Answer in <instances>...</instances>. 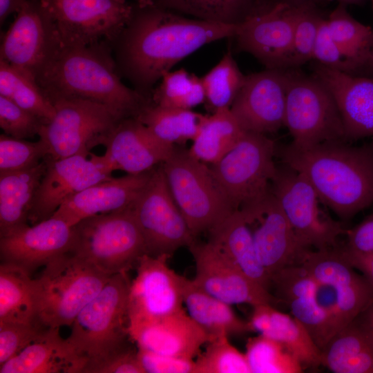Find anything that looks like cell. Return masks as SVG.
<instances>
[{
	"label": "cell",
	"mask_w": 373,
	"mask_h": 373,
	"mask_svg": "<svg viewBox=\"0 0 373 373\" xmlns=\"http://www.w3.org/2000/svg\"><path fill=\"white\" fill-rule=\"evenodd\" d=\"M83 373H146L140 361L137 347L131 345L102 360L87 365Z\"/></svg>",
	"instance_id": "obj_50"
},
{
	"label": "cell",
	"mask_w": 373,
	"mask_h": 373,
	"mask_svg": "<svg viewBox=\"0 0 373 373\" xmlns=\"http://www.w3.org/2000/svg\"><path fill=\"white\" fill-rule=\"evenodd\" d=\"M131 206L83 219L72 226L68 252L109 276L128 273L140 257L146 254Z\"/></svg>",
	"instance_id": "obj_6"
},
{
	"label": "cell",
	"mask_w": 373,
	"mask_h": 373,
	"mask_svg": "<svg viewBox=\"0 0 373 373\" xmlns=\"http://www.w3.org/2000/svg\"><path fill=\"white\" fill-rule=\"evenodd\" d=\"M249 323L252 332L281 343L303 367L321 365V350L293 316L276 310L271 304H260L253 307Z\"/></svg>",
	"instance_id": "obj_28"
},
{
	"label": "cell",
	"mask_w": 373,
	"mask_h": 373,
	"mask_svg": "<svg viewBox=\"0 0 373 373\" xmlns=\"http://www.w3.org/2000/svg\"><path fill=\"white\" fill-rule=\"evenodd\" d=\"M48 155V148L40 139L32 142L4 133L0 135V173L34 166Z\"/></svg>",
	"instance_id": "obj_45"
},
{
	"label": "cell",
	"mask_w": 373,
	"mask_h": 373,
	"mask_svg": "<svg viewBox=\"0 0 373 373\" xmlns=\"http://www.w3.org/2000/svg\"><path fill=\"white\" fill-rule=\"evenodd\" d=\"M325 22L332 38L354 61L356 72L358 71L367 54L373 29L352 17L343 3L338 4Z\"/></svg>",
	"instance_id": "obj_39"
},
{
	"label": "cell",
	"mask_w": 373,
	"mask_h": 373,
	"mask_svg": "<svg viewBox=\"0 0 373 373\" xmlns=\"http://www.w3.org/2000/svg\"><path fill=\"white\" fill-rule=\"evenodd\" d=\"M294 6L278 2L266 6L237 23L238 48L267 68L286 69L293 39Z\"/></svg>",
	"instance_id": "obj_18"
},
{
	"label": "cell",
	"mask_w": 373,
	"mask_h": 373,
	"mask_svg": "<svg viewBox=\"0 0 373 373\" xmlns=\"http://www.w3.org/2000/svg\"><path fill=\"white\" fill-rule=\"evenodd\" d=\"M0 322H38L34 278L6 263L0 265Z\"/></svg>",
	"instance_id": "obj_34"
},
{
	"label": "cell",
	"mask_w": 373,
	"mask_h": 373,
	"mask_svg": "<svg viewBox=\"0 0 373 373\" xmlns=\"http://www.w3.org/2000/svg\"><path fill=\"white\" fill-rule=\"evenodd\" d=\"M129 334L138 348L186 359L212 340L184 310L129 325Z\"/></svg>",
	"instance_id": "obj_23"
},
{
	"label": "cell",
	"mask_w": 373,
	"mask_h": 373,
	"mask_svg": "<svg viewBox=\"0 0 373 373\" xmlns=\"http://www.w3.org/2000/svg\"><path fill=\"white\" fill-rule=\"evenodd\" d=\"M61 45L89 46L115 41L135 8L126 0H41Z\"/></svg>",
	"instance_id": "obj_11"
},
{
	"label": "cell",
	"mask_w": 373,
	"mask_h": 373,
	"mask_svg": "<svg viewBox=\"0 0 373 373\" xmlns=\"http://www.w3.org/2000/svg\"><path fill=\"white\" fill-rule=\"evenodd\" d=\"M216 245L245 275L269 291L271 278L261 264L251 229L238 209L209 231Z\"/></svg>",
	"instance_id": "obj_30"
},
{
	"label": "cell",
	"mask_w": 373,
	"mask_h": 373,
	"mask_svg": "<svg viewBox=\"0 0 373 373\" xmlns=\"http://www.w3.org/2000/svg\"><path fill=\"white\" fill-rule=\"evenodd\" d=\"M189 249L195 267L193 280L211 295L231 305L272 302L269 291L250 279L213 243L195 241Z\"/></svg>",
	"instance_id": "obj_20"
},
{
	"label": "cell",
	"mask_w": 373,
	"mask_h": 373,
	"mask_svg": "<svg viewBox=\"0 0 373 373\" xmlns=\"http://www.w3.org/2000/svg\"><path fill=\"white\" fill-rule=\"evenodd\" d=\"M365 70L373 73V35L367 54L359 70Z\"/></svg>",
	"instance_id": "obj_55"
},
{
	"label": "cell",
	"mask_w": 373,
	"mask_h": 373,
	"mask_svg": "<svg viewBox=\"0 0 373 373\" xmlns=\"http://www.w3.org/2000/svg\"><path fill=\"white\" fill-rule=\"evenodd\" d=\"M276 146L265 134L245 131L220 160L208 164L233 210L264 196L270 190L277 165Z\"/></svg>",
	"instance_id": "obj_10"
},
{
	"label": "cell",
	"mask_w": 373,
	"mask_h": 373,
	"mask_svg": "<svg viewBox=\"0 0 373 373\" xmlns=\"http://www.w3.org/2000/svg\"><path fill=\"white\" fill-rule=\"evenodd\" d=\"M278 297L289 303L291 300L314 296L319 283L300 265H294L279 271L271 278Z\"/></svg>",
	"instance_id": "obj_46"
},
{
	"label": "cell",
	"mask_w": 373,
	"mask_h": 373,
	"mask_svg": "<svg viewBox=\"0 0 373 373\" xmlns=\"http://www.w3.org/2000/svg\"><path fill=\"white\" fill-rule=\"evenodd\" d=\"M371 307L373 309V304L371 305Z\"/></svg>",
	"instance_id": "obj_60"
},
{
	"label": "cell",
	"mask_w": 373,
	"mask_h": 373,
	"mask_svg": "<svg viewBox=\"0 0 373 373\" xmlns=\"http://www.w3.org/2000/svg\"><path fill=\"white\" fill-rule=\"evenodd\" d=\"M130 283L128 273L111 276L71 325L66 339L85 360V367L133 342L129 334Z\"/></svg>",
	"instance_id": "obj_5"
},
{
	"label": "cell",
	"mask_w": 373,
	"mask_h": 373,
	"mask_svg": "<svg viewBox=\"0 0 373 373\" xmlns=\"http://www.w3.org/2000/svg\"><path fill=\"white\" fill-rule=\"evenodd\" d=\"M107 43L59 45L35 79L50 99H82L106 105L125 118L137 117L151 98L121 80Z\"/></svg>",
	"instance_id": "obj_2"
},
{
	"label": "cell",
	"mask_w": 373,
	"mask_h": 373,
	"mask_svg": "<svg viewBox=\"0 0 373 373\" xmlns=\"http://www.w3.org/2000/svg\"><path fill=\"white\" fill-rule=\"evenodd\" d=\"M110 277L68 252L54 258L34 278L37 321L48 328L71 326Z\"/></svg>",
	"instance_id": "obj_4"
},
{
	"label": "cell",
	"mask_w": 373,
	"mask_h": 373,
	"mask_svg": "<svg viewBox=\"0 0 373 373\" xmlns=\"http://www.w3.org/2000/svg\"><path fill=\"white\" fill-rule=\"evenodd\" d=\"M153 104L193 110L204 103L201 77L181 68L166 73L151 94Z\"/></svg>",
	"instance_id": "obj_40"
},
{
	"label": "cell",
	"mask_w": 373,
	"mask_h": 373,
	"mask_svg": "<svg viewBox=\"0 0 373 373\" xmlns=\"http://www.w3.org/2000/svg\"><path fill=\"white\" fill-rule=\"evenodd\" d=\"M346 142L305 149L290 144L280 152L283 163L304 176L320 200L345 219L373 203V149Z\"/></svg>",
	"instance_id": "obj_3"
},
{
	"label": "cell",
	"mask_w": 373,
	"mask_h": 373,
	"mask_svg": "<svg viewBox=\"0 0 373 373\" xmlns=\"http://www.w3.org/2000/svg\"><path fill=\"white\" fill-rule=\"evenodd\" d=\"M90 155V160L79 155L58 160L49 155L46 157V169L29 213L30 225L50 218L70 196L94 184L113 178V171L99 157Z\"/></svg>",
	"instance_id": "obj_17"
},
{
	"label": "cell",
	"mask_w": 373,
	"mask_h": 373,
	"mask_svg": "<svg viewBox=\"0 0 373 373\" xmlns=\"http://www.w3.org/2000/svg\"><path fill=\"white\" fill-rule=\"evenodd\" d=\"M154 169L94 184L66 199L52 217L72 227L93 216L125 209L145 187Z\"/></svg>",
	"instance_id": "obj_24"
},
{
	"label": "cell",
	"mask_w": 373,
	"mask_h": 373,
	"mask_svg": "<svg viewBox=\"0 0 373 373\" xmlns=\"http://www.w3.org/2000/svg\"><path fill=\"white\" fill-rule=\"evenodd\" d=\"M284 126L294 146L300 149L345 139L337 104L327 87L315 76L287 71Z\"/></svg>",
	"instance_id": "obj_9"
},
{
	"label": "cell",
	"mask_w": 373,
	"mask_h": 373,
	"mask_svg": "<svg viewBox=\"0 0 373 373\" xmlns=\"http://www.w3.org/2000/svg\"><path fill=\"white\" fill-rule=\"evenodd\" d=\"M27 0H0L1 24L12 13L17 12Z\"/></svg>",
	"instance_id": "obj_54"
},
{
	"label": "cell",
	"mask_w": 373,
	"mask_h": 373,
	"mask_svg": "<svg viewBox=\"0 0 373 373\" xmlns=\"http://www.w3.org/2000/svg\"><path fill=\"white\" fill-rule=\"evenodd\" d=\"M314 76L329 90L339 109L346 140L373 136V78L317 64Z\"/></svg>",
	"instance_id": "obj_25"
},
{
	"label": "cell",
	"mask_w": 373,
	"mask_h": 373,
	"mask_svg": "<svg viewBox=\"0 0 373 373\" xmlns=\"http://www.w3.org/2000/svg\"><path fill=\"white\" fill-rule=\"evenodd\" d=\"M278 2H283L292 6H296L305 3H314V0H278Z\"/></svg>",
	"instance_id": "obj_57"
},
{
	"label": "cell",
	"mask_w": 373,
	"mask_h": 373,
	"mask_svg": "<svg viewBox=\"0 0 373 373\" xmlns=\"http://www.w3.org/2000/svg\"><path fill=\"white\" fill-rule=\"evenodd\" d=\"M238 210L251 229L258 258L270 278L300 263L309 249L298 239L271 188L264 196Z\"/></svg>",
	"instance_id": "obj_14"
},
{
	"label": "cell",
	"mask_w": 373,
	"mask_h": 373,
	"mask_svg": "<svg viewBox=\"0 0 373 373\" xmlns=\"http://www.w3.org/2000/svg\"><path fill=\"white\" fill-rule=\"evenodd\" d=\"M0 95L40 118L44 124L55 108L35 77L29 72L0 59Z\"/></svg>",
	"instance_id": "obj_36"
},
{
	"label": "cell",
	"mask_w": 373,
	"mask_h": 373,
	"mask_svg": "<svg viewBox=\"0 0 373 373\" xmlns=\"http://www.w3.org/2000/svg\"><path fill=\"white\" fill-rule=\"evenodd\" d=\"M144 238L146 254L171 258L195 241L169 189L161 164L131 206Z\"/></svg>",
	"instance_id": "obj_12"
},
{
	"label": "cell",
	"mask_w": 373,
	"mask_h": 373,
	"mask_svg": "<svg viewBox=\"0 0 373 373\" xmlns=\"http://www.w3.org/2000/svg\"><path fill=\"white\" fill-rule=\"evenodd\" d=\"M323 19L314 3L294 6L292 46L286 69L298 67L312 60L316 39Z\"/></svg>",
	"instance_id": "obj_42"
},
{
	"label": "cell",
	"mask_w": 373,
	"mask_h": 373,
	"mask_svg": "<svg viewBox=\"0 0 373 373\" xmlns=\"http://www.w3.org/2000/svg\"><path fill=\"white\" fill-rule=\"evenodd\" d=\"M321 365L334 373H373V336L362 319L330 338L321 350Z\"/></svg>",
	"instance_id": "obj_31"
},
{
	"label": "cell",
	"mask_w": 373,
	"mask_h": 373,
	"mask_svg": "<svg viewBox=\"0 0 373 373\" xmlns=\"http://www.w3.org/2000/svg\"><path fill=\"white\" fill-rule=\"evenodd\" d=\"M72 229L51 217L0 237L1 263L19 267L32 275L54 258L68 251Z\"/></svg>",
	"instance_id": "obj_21"
},
{
	"label": "cell",
	"mask_w": 373,
	"mask_h": 373,
	"mask_svg": "<svg viewBox=\"0 0 373 373\" xmlns=\"http://www.w3.org/2000/svg\"><path fill=\"white\" fill-rule=\"evenodd\" d=\"M318 283L328 285L342 305L365 303L373 297V289L360 276L336 246L305 254L300 263Z\"/></svg>",
	"instance_id": "obj_26"
},
{
	"label": "cell",
	"mask_w": 373,
	"mask_h": 373,
	"mask_svg": "<svg viewBox=\"0 0 373 373\" xmlns=\"http://www.w3.org/2000/svg\"><path fill=\"white\" fill-rule=\"evenodd\" d=\"M46 166V157L34 166L0 173V237L29 225V213Z\"/></svg>",
	"instance_id": "obj_29"
},
{
	"label": "cell",
	"mask_w": 373,
	"mask_h": 373,
	"mask_svg": "<svg viewBox=\"0 0 373 373\" xmlns=\"http://www.w3.org/2000/svg\"><path fill=\"white\" fill-rule=\"evenodd\" d=\"M328 1H336L338 3H343L345 5L358 3L362 0H328Z\"/></svg>",
	"instance_id": "obj_59"
},
{
	"label": "cell",
	"mask_w": 373,
	"mask_h": 373,
	"mask_svg": "<svg viewBox=\"0 0 373 373\" xmlns=\"http://www.w3.org/2000/svg\"><path fill=\"white\" fill-rule=\"evenodd\" d=\"M137 8H145L155 4V0H135Z\"/></svg>",
	"instance_id": "obj_58"
},
{
	"label": "cell",
	"mask_w": 373,
	"mask_h": 373,
	"mask_svg": "<svg viewBox=\"0 0 373 373\" xmlns=\"http://www.w3.org/2000/svg\"><path fill=\"white\" fill-rule=\"evenodd\" d=\"M258 0H155V5L208 21L236 24L256 12Z\"/></svg>",
	"instance_id": "obj_38"
},
{
	"label": "cell",
	"mask_w": 373,
	"mask_h": 373,
	"mask_svg": "<svg viewBox=\"0 0 373 373\" xmlns=\"http://www.w3.org/2000/svg\"><path fill=\"white\" fill-rule=\"evenodd\" d=\"M44 124L37 116L0 95V127L4 134L20 140L32 138Z\"/></svg>",
	"instance_id": "obj_48"
},
{
	"label": "cell",
	"mask_w": 373,
	"mask_h": 373,
	"mask_svg": "<svg viewBox=\"0 0 373 373\" xmlns=\"http://www.w3.org/2000/svg\"><path fill=\"white\" fill-rule=\"evenodd\" d=\"M345 258L355 269L360 271L373 289V252L356 254L345 247L341 248Z\"/></svg>",
	"instance_id": "obj_53"
},
{
	"label": "cell",
	"mask_w": 373,
	"mask_h": 373,
	"mask_svg": "<svg viewBox=\"0 0 373 373\" xmlns=\"http://www.w3.org/2000/svg\"><path fill=\"white\" fill-rule=\"evenodd\" d=\"M345 233L347 249L356 254L373 252V215Z\"/></svg>",
	"instance_id": "obj_52"
},
{
	"label": "cell",
	"mask_w": 373,
	"mask_h": 373,
	"mask_svg": "<svg viewBox=\"0 0 373 373\" xmlns=\"http://www.w3.org/2000/svg\"><path fill=\"white\" fill-rule=\"evenodd\" d=\"M49 327L21 352L0 365V373H82L85 360L59 333Z\"/></svg>",
	"instance_id": "obj_27"
},
{
	"label": "cell",
	"mask_w": 373,
	"mask_h": 373,
	"mask_svg": "<svg viewBox=\"0 0 373 373\" xmlns=\"http://www.w3.org/2000/svg\"><path fill=\"white\" fill-rule=\"evenodd\" d=\"M373 1V0H372Z\"/></svg>",
	"instance_id": "obj_61"
},
{
	"label": "cell",
	"mask_w": 373,
	"mask_h": 373,
	"mask_svg": "<svg viewBox=\"0 0 373 373\" xmlns=\"http://www.w3.org/2000/svg\"><path fill=\"white\" fill-rule=\"evenodd\" d=\"M361 319L370 329L373 336V309L370 306L366 311L361 314Z\"/></svg>",
	"instance_id": "obj_56"
},
{
	"label": "cell",
	"mask_w": 373,
	"mask_h": 373,
	"mask_svg": "<svg viewBox=\"0 0 373 373\" xmlns=\"http://www.w3.org/2000/svg\"><path fill=\"white\" fill-rule=\"evenodd\" d=\"M312 60L316 61L318 64L347 73L354 74L356 70L354 61L332 38L325 18H323L319 27Z\"/></svg>",
	"instance_id": "obj_49"
},
{
	"label": "cell",
	"mask_w": 373,
	"mask_h": 373,
	"mask_svg": "<svg viewBox=\"0 0 373 373\" xmlns=\"http://www.w3.org/2000/svg\"><path fill=\"white\" fill-rule=\"evenodd\" d=\"M166 256L144 254L128 294L129 325L184 311L183 276L168 265Z\"/></svg>",
	"instance_id": "obj_15"
},
{
	"label": "cell",
	"mask_w": 373,
	"mask_h": 373,
	"mask_svg": "<svg viewBox=\"0 0 373 373\" xmlns=\"http://www.w3.org/2000/svg\"><path fill=\"white\" fill-rule=\"evenodd\" d=\"M100 160L112 171L128 174L150 171L165 162L175 146L158 139L136 117L122 119L112 132Z\"/></svg>",
	"instance_id": "obj_22"
},
{
	"label": "cell",
	"mask_w": 373,
	"mask_h": 373,
	"mask_svg": "<svg viewBox=\"0 0 373 373\" xmlns=\"http://www.w3.org/2000/svg\"><path fill=\"white\" fill-rule=\"evenodd\" d=\"M287 70L266 68L245 76L230 111L245 131L266 135L284 126Z\"/></svg>",
	"instance_id": "obj_19"
},
{
	"label": "cell",
	"mask_w": 373,
	"mask_h": 373,
	"mask_svg": "<svg viewBox=\"0 0 373 373\" xmlns=\"http://www.w3.org/2000/svg\"><path fill=\"white\" fill-rule=\"evenodd\" d=\"M59 45L55 25L41 0H27L2 37L0 59L35 77Z\"/></svg>",
	"instance_id": "obj_16"
},
{
	"label": "cell",
	"mask_w": 373,
	"mask_h": 373,
	"mask_svg": "<svg viewBox=\"0 0 373 373\" xmlns=\"http://www.w3.org/2000/svg\"><path fill=\"white\" fill-rule=\"evenodd\" d=\"M237 23L186 16L156 5L135 8L115 39L117 66L135 89L149 91L166 73L202 47L233 37Z\"/></svg>",
	"instance_id": "obj_1"
},
{
	"label": "cell",
	"mask_w": 373,
	"mask_h": 373,
	"mask_svg": "<svg viewBox=\"0 0 373 373\" xmlns=\"http://www.w3.org/2000/svg\"><path fill=\"white\" fill-rule=\"evenodd\" d=\"M270 188L298 239L306 248L336 246L338 237L345 233L338 222L320 209V199L312 185L287 164L276 166Z\"/></svg>",
	"instance_id": "obj_13"
},
{
	"label": "cell",
	"mask_w": 373,
	"mask_h": 373,
	"mask_svg": "<svg viewBox=\"0 0 373 373\" xmlns=\"http://www.w3.org/2000/svg\"><path fill=\"white\" fill-rule=\"evenodd\" d=\"M137 354L146 373H194L193 359L157 354L138 347Z\"/></svg>",
	"instance_id": "obj_51"
},
{
	"label": "cell",
	"mask_w": 373,
	"mask_h": 373,
	"mask_svg": "<svg viewBox=\"0 0 373 373\" xmlns=\"http://www.w3.org/2000/svg\"><path fill=\"white\" fill-rule=\"evenodd\" d=\"M245 76L229 50L201 77L205 95L204 104L210 113L230 108L243 85Z\"/></svg>",
	"instance_id": "obj_37"
},
{
	"label": "cell",
	"mask_w": 373,
	"mask_h": 373,
	"mask_svg": "<svg viewBox=\"0 0 373 373\" xmlns=\"http://www.w3.org/2000/svg\"><path fill=\"white\" fill-rule=\"evenodd\" d=\"M204 117L193 110L163 106L151 102L136 117L158 139L175 146L193 140Z\"/></svg>",
	"instance_id": "obj_35"
},
{
	"label": "cell",
	"mask_w": 373,
	"mask_h": 373,
	"mask_svg": "<svg viewBox=\"0 0 373 373\" xmlns=\"http://www.w3.org/2000/svg\"><path fill=\"white\" fill-rule=\"evenodd\" d=\"M251 373H300L303 365L281 343L259 334L248 339L245 352Z\"/></svg>",
	"instance_id": "obj_41"
},
{
	"label": "cell",
	"mask_w": 373,
	"mask_h": 373,
	"mask_svg": "<svg viewBox=\"0 0 373 373\" xmlns=\"http://www.w3.org/2000/svg\"><path fill=\"white\" fill-rule=\"evenodd\" d=\"M51 102L55 115L42 125L38 136L54 160L77 155L87 157L94 147L105 146L125 119L110 107L90 100L57 98Z\"/></svg>",
	"instance_id": "obj_7"
},
{
	"label": "cell",
	"mask_w": 373,
	"mask_h": 373,
	"mask_svg": "<svg viewBox=\"0 0 373 373\" xmlns=\"http://www.w3.org/2000/svg\"><path fill=\"white\" fill-rule=\"evenodd\" d=\"M48 328L38 322H0V365L37 340Z\"/></svg>",
	"instance_id": "obj_47"
},
{
	"label": "cell",
	"mask_w": 373,
	"mask_h": 373,
	"mask_svg": "<svg viewBox=\"0 0 373 373\" xmlns=\"http://www.w3.org/2000/svg\"><path fill=\"white\" fill-rule=\"evenodd\" d=\"M245 132L230 108L218 110L204 115L188 151L198 160L213 164L238 143Z\"/></svg>",
	"instance_id": "obj_33"
},
{
	"label": "cell",
	"mask_w": 373,
	"mask_h": 373,
	"mask_svg": "<svg viewBox=\"0 0 373 373\" xmlns=\"http://www.w3.org/2000/svg\"><path fill=\"white\" fill-rule=\"evenodd\" d=\"M171 193L195 237L209 231L234 210L208 164L175 147L161 164Z\"/></svg>",
	"instance_id": "obj_8"
},
{
	"label": "cell",
	"mask_w": 373,
	"mask_h": 373,
	"mask_svg": "<svg viewBox=\"0 0 373 373\" xmlns=\"http://www.w3.org/2000/svg\"><path fill=\"white\" fill-rule=\"evenodd\" d=\"M197 356L194 373H251L245 353L229 341V336L218 337L207 344Z\"/></svg>",
	"instance_id": "obj_43"
},
{
	"label": "cell",
	"mask_w": 373,
	"mask_h": 373,
	"mask_svg": "<svg viewBox=\"0 0 373 373\" xmlns=\"http://www.w3.org/2000/svg\"><path fill=\"white\" fill-rule=\"evenodd\" d=\"M287 304L292 316L305 326L321 350L341 330L336 319L319 302L317 294L295 299Z\"/></svg>",
	"instance_id": "obj_44"
},
{
	"label": "cell",
	"mask_w": 373,
	"mask_h": 373,
	"mask_svg": "<svg viewBox=\"0 0 373 373\" xmlns=\"http://www.w3.org/2000/svg\"><path fill=\"white\" fill-rule=\"evenodd\" d=\"M182 296L189 315L212 340L252 332L249 321L238 317L231 305L204 291L193 279L183 276Z\"/></svg>",
	"instance_id": "obj_32"
}]
</instances>
